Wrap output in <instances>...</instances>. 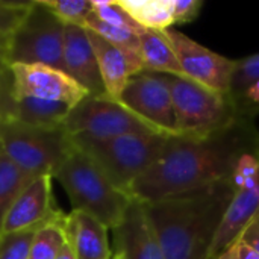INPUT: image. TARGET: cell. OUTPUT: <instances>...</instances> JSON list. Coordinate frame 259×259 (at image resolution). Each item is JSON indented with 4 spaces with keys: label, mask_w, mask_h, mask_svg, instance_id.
I'll return each mask as SVG.
<instances>
[{
    "label": "cell",
    "mask_w": 259,
    "mask_h": 259,
    "mask_svg": "<svg viewBox=\"0 0 259 259\" xmlns=\"http://www.w3.org/2000/svg\"><path fill=\"white\" fill-rule=\"evenodd\" d=\"M256 150L259 132L247 117L209 137H168L158 161L132 184L131 197L155 203L228 181L240 156Z\"/></svg>",
    "instance_id": "obj_1"
},
{
    "label": "cell",
    "mask_w": 259,
    "mask_h": 259,
    "mask_svg": "<svg viewBox=\"0 0 259 259\" xmlns=\"http://www.w3.org/2000/svg\"><path fill=\"white\" fill-rule=\"evenodd\" d=\"M237 194L231 179L144 203L164 259H209L223 219Z\"/></svg>",
    "instance_id": "obj_2"
},
{
    "label": "cell",
    "mask_w": 259,
    "mask_h": 259,
    "mask_svg": "<svg viewBox=\"0 0 259 259\" xmlns=\"http://www.w3.org/2000/svg\"><path fill=\"white\" fill-rule=\"evenodd\" d=\"M55 178L64 187L73 209L91 214L111 231L121 223L132 202V197L118 190L105 171L74 144Z\"/></svg>",
    "instance_id": "obj_3"
},
{
    "label": "cell",
    "mask_w": 259,
    "mask_h": 259,
    "mask_svg": "<svg viewBox=\"0 0 259 259\" xmlns=\"http://www.w3.org/2000/svg\"><path fill=\"white\" fill-rule=\"evenodd\" d=\"M167 140L168 135L158 132L126 134L106 140L71 138L73 144L85 152L109 181L127 196H131L132 184L158 161Z\"/></svg>",
    "instance_id": "obj_4"
},
{
    "label": "cell",
    "mask_w": 259,
    "mask_h": 259,
    "mask_svg": "<svg viewBox=\"0 0 259 259\" xmlns=\"http://www.w3.org/2000/svg\"><path fill=\"white\" fill-rule=\"evenodd\" d=\"M164 77L170 87L179 137H209L246 117L231 96L215 93L187 76Z\"/></svg>",
    "instance_id": "obj_5"
},
{
    "label": "cell",
    "mask_w": 259,
    "mask_h": 259,
    "mask_svg": "<svg viewBox=\"0 0 259 259\" xmlns=\"http://www.w3.org/2000/svg\"><path fill=\"white\" fill-rule=\"evenodd\" d=\"M0 149L27 175L55 178L71 152L73 141L64 127L41 129L0 117Z\"/></svg>",
    "instance_id": "obj_6"
},
{
    "label": "cell",
    "mask_w": 259,
    "mask_h": 259,
    "mask_svg": "<svg viewBox=\"0 0 259 259\" xmlns=\"http://www.w3.org/2000/svg\"><path fill=\"white\" fill-rule=\"evenodd\" d=\"M65 24L41 2L32 6L8 41V64H42L64 68Z\"/></svg>",
    "instance_id": "obj_7"
},
{
    "label": "cell",
    "mask_w": 259,
    "mask_h": 259,
    "mask_svg": "<svg viewBox=\"0 0 259 259\" xmlns=\"http://www.w3.org/2000/svg\"><path fill=\"white\" fill-rule=\"evenodd\" d=\"M62 127L71 138L85 137L93 140H106L126 134L158 132L109 96L85 97L70 109Z\"/></svg>",
    "instance_id": "obj_8"
},
{
    "label": "cell",
    "mask_w": 259,
    "mask_h": 259,
    "mask_svg": "<svg viewBox=\"0 0 259 259\" xmlns=\"http://www.w3.org/2000/svg\"><path fill=\"white\" fill-rule=\"evenodd\" d=\"M118 102L155 131L176 137V115L170 87L164 74L141 71L129 77Z\"/></svg>",
    "instance_id": "obj_9"
},
{
    "label": "cell",
    "mask_w": 259,
    "mask_h": 259,
    "mask_svg": "<svg viewBox=\"0 0 259 259\" xmlns=\"http://www.w3.org/2000/svg\"><path fill=\"white\" fill-rule=\"evenodd\" d=\"M9 96L74 108L90 94L62 70L42 64H12L9 65Z\"/></svg>",
    "instance_id": "obj_10"
},
{
    "label": "cell",
    "mask_w": 259,
    "mask_h": 259,
    "mask_svg": "<svg viewBox=\"0 0 259 259\" xmlns=\"http://www.w3.org/2000/svg\"><path fill=\"white\" fill-rule=\"evenodd\" d=\"M164 35L179 61L184 76L215 93L231 96L237 61L211 52L179 30L167 29Z\"/></svg>",
    "instance_id": "obj_11"
},
{
    "label": "cell",
    "mask_w": 259,
    "mask_h": 259,
    "mask_svg": "<svg viewBox=\"0 0 259 259\" xmlns=\"http://www.w3.org/2000/svg\"><path fill=\"white\" fill-rule=\"evenodd\" d=\"M64 214L53 206L52 178H35L9 208L0 234H18L38 231L50 222L62 219Z\"/></svg>",
    "instance_id": "obj_12"
},
{
    "label": "cell",
    "mask_w": 259,
    "mask_h": 259,
    "mask_svg": "<svg viewBox=\"0 0 259 259\" xmlns=\"http://www.w3.org/2000/svg\"><path fill=\"white\" fill-rule=\"evenodd\" d=\"M114 231L112 259H164L146 205L132 199L121 223Z\"/></svg>",
    "instance_id": "obj_13"
},
{
    "label": "cell",
    "mask_w": 259,
    "mask_h": 259,
    "mask_svg": "<svg viewBox=\"0 0 259 259\" xmlns=\"http://www.w3.org/2000/svg\"><path fill=\"white\" fill-rule=\"evenodd\" d=\"M64 68L65 73L76 80L90 96L105 97L106 90L99 70L97 58L88 32L80 26H65L64 32Z\"/></svg>",
    "instance_id": "obj_14"
},
{
    "label": "cell",
    "mask_w": 259,
    "mask_h": 259,
    "mask_svg": "<svg viewBox=\"0 0 259 259\" xmlns=\"http://www.w3.org/2000/svg\"><path fill=\"white\" fill-rule=\"evenodd\" d=\"M62 229L77 259H112L108 228L91 214L73 209L64 215Z\"/></svg>",
    "instance_id": "obj_15"
},
{
    "label": "cell",
    "mask_w": 259,
    "mask_h": 259,
    "mask_svg": "<svg viewBox=\"0 0 259 259\" xmlns=\"http://www.w3.org/2000/svg\"><path fill=\"white\" fill-rule=\"evenodd\" d=\"M259 212V171L256 184L252 190L238 191L223 219V223L212 243L209 259L222 255L229 246H232L240 237L244 226Z\"/></svg>",
    "instance_id": "obj_16"
},
{
    "label": "cell",
    "mask_w": 259,
    "mask_h": 259,
    "mask_svg": "<svg viewBox=\"0 0 259 259\" xmlns=\"http://www.w3.org/2000/svg\"><path fill=\"white\" fill-rule=\"evenodd\" d=\"M87 32L97 58V64L106 94L111 99L118 100L129 77L135 74L134 67L127 59V56L115 46H112L111 42H108L93 30L87 29Z\"/></svg>",
    "instance_id": "obj_17"
},
{
    "label": "cell",
    "mask_w": 259,
    "mask_h": 259,
    "mask_svg": "<svg viewBox=\"0 0 259 259\" xmlns=\"http://www.w3.org/2000/svg\"><path fill=\"white\" fill-rule=\"evenodd\" d=\"M141 58L144 71L158 74L184 76L179 61L164 35V30L144 29L140 35Z\"/></svg>",
    "instance_id": "obj_18"
},
{
    "label": "cell",
    "mask_w": 259,
    "mask_h": 259,
    "mask_svg": "<svg viewBox=\"0 0 259 259\" xmlns=\"http://www.w3.org/2000/svg\"><path fill=\"white\" fill-rule=\"evenodd\" d=\"M33 179L0 149V231L9 208Z\"/></svg>",
    "instance_id": "obj_19"
},
{
    "label": "cell",
    "mask_w": 259,
    "mask_h": 259,
    "mask_svg": "<svg viewBox=\"0 0 259 259\" xmlns=\"http://www.w3.org/2000/svg\"><path fill=\"white\" fill-rule=\"evenodd\" d=\"M129 15L144 29L167 30L175 21L168 11L167 0H118Z\"/></svg>",
    "instance_id": "obj_20"
},
{
    "label": "cell",
    "mask_w": 259,
    "mask_h": 259,
    "mask_svg": "<svg viewBox=\"0 0 259 259\" xmlns=\"http://www.w3.org/2000/svg\"><path fill=\"white\" fill-rule=\"evenodd\" d=\"M65 215V214H64ZM62 219L50 222L35 232L30 244L29 259H56L67 244L62 229Z\"/></svg>",
    "instance_id": "obj_21"
},
{
    "label": "cell",
    "mask_w": 259,
    "mask_h": 259,
    "mask_svg": "<svg viewBox=\"0 0 259 259\" xmlns=\"http://www.w3.org/2000/svg\"><path fill=\"white\" fill-rule=\"evenodd\" d=\"M93 14L115 27L134 32L137 35H140L144 27L140 26L131 15L129 12L120 5L118 0H93Z\"/></svg>",
    "instance_id": "obj_22"
},
{
    "label": "cell",
    "mask_w": 259,
    "mask_h": 259,
    "mask_svg": "<svg viewBox=\"0 0 259 259\" xmlns=\"http://www.w3.org/2000/svg\"><path fill=\"white\" fill-rule=\"evenodd\" d=\"M65 26H85L93 12V0H41Z\"/></svg>",
    "instance_id": "obj_23"
},
{
    "label": "cell",
    "mask_w": 259,
    "mask_h": 259,
    "mask_svg": "<svg viewBox=\"0 0 259 259\" xmlns=\"http://www.w3.org/2000/svg\"><path fill=\"white\" fill-rule=\"evenodd\" d=\"M30 6L32 2L0 0V39L9 41L12 33L27 15Z\"/></svg>",
    "instance_id": "obj_24"
},
{
    "label": "cell",
    "mask_w": 259,
    "mask_h": 259,
    "mask_svg": "<svg viewBox=\"0 0 259 259\" xmlns=\"http://www.w3.org/2000/svg\"><path fill=\"white\" fill-rule=\"evenodd\" d=\"M259 79V53L237 61V67L232 76L231 97L237 100L253 82Z\"/></svg>",
    "instance_id": "obj_25"
},
{
    "label": "cell",
    "mask_w": 259,
    "mask_h": 259,
    "mask_svg": "<svg viewBox=\"0 0 259 259\" xmlns=\"http://www.w3.org/2000/svg\"><path fill=\"white\" fill-rule=\"evenodd\" d=\"M36 231L2 234L0 235V259H29V250Z\"/></svg>",
    "instance_id": "obj_26"
},
{
    "label": "cell",
    "mask_w": 259,
    "mask_h": 259,
    "mask_svg": "<svg viewBox=\"0 0 259 259\" xmlns=\"http://www.w3.org/2000/svg\"><path fill=\"white\" fill-rule=\"evenodd\" d=\"M168 11L173 17L175 24L193 21L202 8L200 0H167Z\"/></svg>",
    "instance_id": "obj_27"
},
{
    "label": "cell",
    "mask_w": 259,
    "mask_h": 259,
    "mask_svg": "<svg viewBox=\"0 0 259 259\" xmlns=\"http://www.w3.org/2000/svg\"><path fill=\"white\" fill-rule=\"evenodd\" d=\"M259 171V150L256 152H246L240 156L234 173L243 176L244 179L256 176Z\"/></svg>",
    "instance_id": "obj_28"
},
{
    "label": "cell",
    "mask_w": 259,
    "mask_h": 259,
    "mask_svg": "<svg viewBox=\"0 0 259 259\" xmlns=\"http://www.w3.org/2000/svg\"><path fill=\"white\" fill-rule=\"evenodd\" d=\"M238 240L247 244L249 247L255 249L259 253V212L244 226Z\"/></svg>",
    "instance_id": "obj_29"
},
{
    "label": "cell",
    "mask_w": 259,
    "mask_h": 259,
    "mask_svg": "<svg viewBox=\"0 0 259 259\" xmlns=\"http://www.w3.org/2000/svg\"><path fill=\"white\" fill-rule=\"evenodd\" d=\"M243 115H246V109H250L252 106H259V79L253 82L237 100H234Z\"/></svg>",
    "instance_id": "obj_30"
},
{
    "label": "cell",
    "mask_w": 259,
    "mask_h": 259,
    "mask_svg": "<svg viewBox=\"0 0 259 259\" xmlns=\"http://www.w3.org/2000/svg\"><path fill=\"white\" fill-rule=\"evenodd\" d=\"M238 240V238H237ZM238 259H259V253L238 240Z\"/></svg>",
    "instance_id": "obj_31"
},
{
    "label": "cell",
    "mask_w": 259,
    "mask_h": 259,
    "mask_svg": "<svg viewBox=\"0 0 259 259\" xmlns=\"http://www.w3.org/2000/svg\"><path fill=\"white\" fill-rule=\"evenodd\" d=\"M6 52H8V41L0 39V73H3V71H6L9 68Z\"/></svg>",
    "instance_id": "obj_32"
},
{
    "label": "cell",
    "mask_w": 259,
    "mask_h": 259,
    "mask_svg": "<svg viewBox=\"0 0 259 259\" xmlns=\"http://www.w3.org/2000/svg\"><path fill=\"white\" fill-rule=\"evenodd\" d=\"M215 259H238V240L232 246H229L222 255H219Z\"/></svg>",
    "instance_id": "obj_33"
},
{
    "label": "cell",
    "mask_w": 259,
    "mask_h": 259,
    "mask_svg": "<svg viewBox=\"0 0 259 259\" xmlns=\"http://www.w3.org/2000/svg\"><path fill=\"white\" fill-rule=\"evenodd\" d=\"M56 259H77V258H76V255L73 253L71 247H70L68 244H65V246H64V249L61 250V253L58 255V258Z\"/></svg>",
    "instance_id": "obj_34"
},
{
    "label": "cell",
    "mask_w": 259,
    "mask_h": 259,
    "mask_svg": "<svg viewBox=\"0 0 259 259\" xmlns=\"http://www.w3.org/2000/svg\"><path fill=\"white\" fill-rule=\"evenodd\" d=\"M8 71H9V68H8V70H6V71H3V73H0V77H2V76H5V74H6V73H8Z\"/></svg>",
    "instance_id": "obj_35"
},
{
    "label": "cell",
    "mask_w": 259,
    "mask_h": 259,
    "mask_svg": "<svg viewBox=\"0 0 259 259\" xmlns=\"http://www.w3.org/2000/svg\"><path fill=\"white\" fill-rule=\"evenodd\" d=\"M0 235H2V234H0Z\"/></svg>",
    "instance_id": "obj_36"
}]
</instances>
